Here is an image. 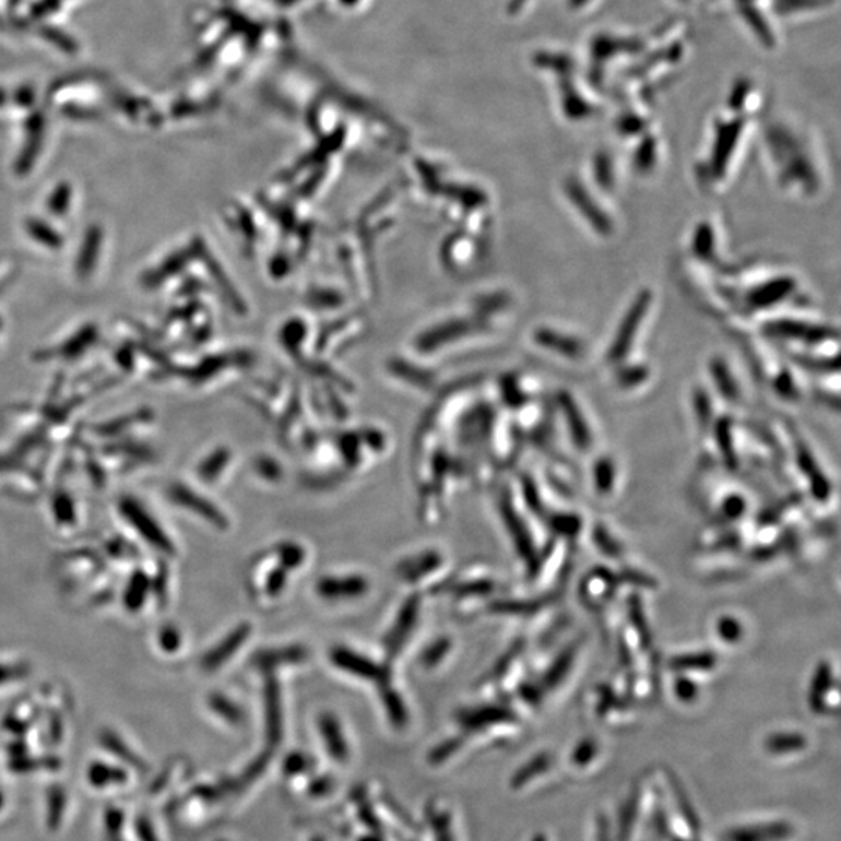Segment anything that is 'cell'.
<instances>
[{
    "mask_svg": "<svg viewBox=\"0 0 841 841\" xmlns=\"http://www.w3.org/2000/svg\"><path fill=\"white\" fill-rule=\"evenodd\" d=\"M652 305V294L649 291H642L636 296L635 301L628 307L627 313L620 320V327L611 342L608 351V360L613 364H619L630 353L636 339H638L641 324L649 313Z\"/></svg>",
    "mask_w": 841,
    "mask_h": 841,
    "instance_id": "cell-1",
    "label": "cell"
},
{
    "mask_svg": "<svg viewBox=\"0 0 841 841\" xmlns=\"http://www.w3.org/2000/svg\"><path fill=\"white\" fill-rule=\"evenodd\" d=\"M712 379H714L716 389L720 394L725 398L726 401H736L741 396L736 379H734L733 372L727 368L725 362L715 358L711 365Z\"/></svg>",
    "mask_w": 841,
    "mask_h": 841,
    "instance_id": "cell-8",
    "label": "cell"
},
{
    "mask_svg": "<svg viewBox=\"0 0 841 841\" xmlns=\"http://www.w3.org/2000/svg\"><path fill=\"white\" fill-rule=\"evenodd\" d=\"M589 2H591V0H570V3H572L573 7H577V9L587 5Z\"/></svg>",
    "mask_w": 841,
    "mask_h": 841,
    "instance_id": "cell-16",
    "label": "cell"
},
{
    "mask_svg": "<svg viewBox=\"0 0 841 841\" xmlns=\"http://www.w3.org/2000/svg\"><path fill=\"white\" fill-rule=\"evenodd\" d=\"M613 470H611L609 463H602V466H600L599 470V477L602 478V482H600V488H609V478L613 477Z\"/></svg>",
    "mask_w": 841,
    "mask_h": 841,
    "instance_id": "cell-15",
    "label": "cell"
},
{
    "mask_svg": "<svg viewBox=\"0 0 841 841\" xmlns=\"http://www.w3.org/2000/svg\"><path fill=\"white\" fill-rule=\"evenodd\" d=\"M714 248V232L709 223H701L694 237V250L700 258H708Z\"/></svg>",
    "mask_w": 841,
    "mask_h": 841,
    "instance_id": "cell-9",
    "label": "cell"
},
{
    "mask_svg": "<svg viewBox=\"0 0 841 841\" xmlns=\"http://www.w3.org/2000/svg\"><path fill=\"white\" fill-rule=\"evenodd\" d=\"M795 291V281L789 276L777 277L749 292L748 305L755 309H768L784 301Z\"/></svg>",
    "mask_w": 841,
    "mask_h": 841,
    "instance_id": "cell-5",
    "label": "cell"
},
{
    "mask_svg": "<svg viewBox=\"0 0 841 841\" xmlns=\"http://www.w3.org/2000/svg\"><path fill=\"white\" fill-rule=\"evenodd\" d=\"M766 331L768 335L778 340H789V342L799 343V345L817 346L829 342L837 332L831 328L818 327V324L807 323V321L795 320V318H778V320L767 323Z\"/></svg>",
    "mask_w": 841,
    "mask_h": 841,
    "instance_id": "cell-2",
    "label": "cell"
},
{
    "mask_svg": "<svg viewBox=\"0 0 841 841\" xmlns=\"http://www.w3.org/2000/svg\"><path fill=\"white\" fill-rule=\"evenodd\" d=\"M362 587V583H358V581L350 580L345 581V583H334V581H329L328 587H324L327 589L328 594H336V592L343 591V592H357L358 588Z\"/></svg>",
    "mask_w": 841,
    "mask_h": 841,
    "instance_id": "cell-13",
    "label": "cell"
},
{
    "mask_svg": "<svg viewBox=\"0 0 841 841\" xmlns=\"http://www.w3.org/2000/svg\"><path fill=\"white\" fill-rule=\"evenodd\" d=\"M595 181L603 190L613 189L614 175H613V161L608 155H599L595 158Z\"/></svg>",
    "mask_w": 841,
    "mask_h": 841,
    "instance_id": "cell-10",
    "label": "cell"
},
{
    "mask_svg": "<svg viewBox=\"0 0 841 841\" xmlns=\"http://www.w3.org/2000/svg\"><path fill=\"white\" fill-rule=\"evenodd\" d=\"M711 664L712 658L708 656V654H698V656L684 658V660L678 661V667L708 668L711 667Z\"/></svg>",
    "mask_w": 841,
    "mask_h": 841,
    "instance_id": "cell-12",
    "label": "cell"
},
{
    "mask_svg": "<svg viewBox=\"0 0 841 841\" xmlns=\"http://www.w3.org/2000/svg\"><path fill=\"white\" fill-rule=\"evenodd\" d=\"M558 400L566 423L569 424V430L570 434H572L573 441L581 446V448H587L589 441H591V437H589L587 419H584L579 405H577L576 400L570 396V393H561V396H559Z\"/></svg>",
    "mask_w": 841,
    "mask_h": 841,
    "instance_id": "cell-7",
    "label": "cell"
},
{
    "mask_svg": "<svg viewBox=\"0 0 841 841\" xmlns=\"http://www.w3.org/2000/svg\"><path fill=\"white\" fill-rule=\"evenodd\" d=\"M537 342L541 345L550 347L555 354L561 357L579 358L583 354V343L577 336L565 334V332L552 331V329H541L537 334Z\"/></svg>",
    "mask_w": 841,
    "mask_h": 841,
    "instance_id": "cell-6",
    "label": "cell"
},
{
    "mask_svg": "<svg viewBox=\"0 0 841 841\" xmlns=\"http://www.w3.org/2000/svg\"><path fill=\"white\" fill-rule=\"evenodd\" d=\"M720 630H722V635L725 636L726 639L733 641V639L737 638L738 625L734 620L726 619L722 621V627H720Z\"/></svg>",
    "mask_w": 841,
    "mask_h": 841,
    "instance_id": "cell-14",
    "label": "cell"
},
{
    "mask_svg": "<svg viewBox=\"0 0 841 841\" xmlns=\"http://www.w3.org/2000/svg\"><path fill=\"white\" fill-rule=\"evenodd\" d=\"M335 661L342 667L350 668V671L360 672L358 675L371 676L375 672V667L371 664L365 663L362 658L354 656L353 653L340 652L335 654Z\"/></svg>",
    "mask_w": 841,
    "mask_h": 841,
    "instance_id": "cell-11",
    "label": "cell"
},
{
    "mask_svg": "<svg viewBox=\"0 0 841 841\" xmlns=\"http://www.w3.org/2000/svg\"><path fill=\"white\" fill-rule=\"evenodd\" d=\"M744 122L741 120H731V122L720 123L716 128L714 145L711 153L712 177L720 178L725 174L727 163L731 156L736 152L738 137H741Z\"/></svg>",
    "mask_w": 841,
    "mask_h": 841,
    "instance_id": "cell-4",
    "label": "cell"
},
{
    "mask_svg": "<svg viewBox=\"0 0 841 841\" xmlns=\"http://www.w3.org/2000/svg\"><path fill=\"white\" fill-rule=\"evenodd\" d=\"M566 193H568L569 201L572 206L579 211L581 217L584 218L599 234H609L613 232V222L605 211L600 208L597 201L592 199L591 193L584 188L577 179H569L566 182Z\"/></svg>",
    "mask_w": 841,
    "mask_h": 841,
    "instance_id": "cell-3",
    "label": "cell"
}]
</instances>
